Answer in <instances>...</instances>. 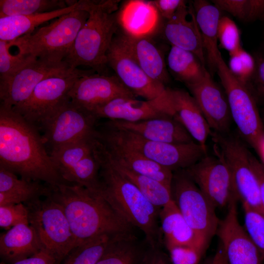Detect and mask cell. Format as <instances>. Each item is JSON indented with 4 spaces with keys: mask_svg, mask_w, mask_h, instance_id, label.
<instances>
[{
    "mask_svg": "<svg viewBox=\"0 0 264 264\" xmlns=\"http://www.w3.org/2000/svg\"><path fill=\"white\" fill-rule=\"evenodd\" d=\"M38 129L13 107L0 105V166L53 187L65 183Z\"/></svg>",
    "mask_w": 264,
    "mask_h": 264,
    "instance_id": "1",
    "label": "cell"
},
{
    "mask_svg": "<svg viewBox=\"0 0 264 264\" xmlns=\"http://www.w3.org/2000/svg\"><path fill=\"white\" fill-rule=\"evenodd\" d=\"M49 187L48 194L61 205L68 220L75 247L102 235L133 232V227L100 194L75 184Z\"/></svg>",
    "mask_w": 264,
    "mask_h": 264,
    "instance_id": "2",
    "label": "cell"
},
{
    "mask_svg": "<svg viewBox=\"0 0 264 264\" xmlns=\"http://www.w3.org/2000/svg\"><path fill=\"white\" fill-rule=\"evenodd\" d=\"M94 148L100 164V195L128 223L143 232L149 245L161 247L163 242L159 220L161 208L153 204L113 167L98 140Z\"/></svg>",
    "mask_w": 264,
    "mask_h": 264,
    "instance_id": "3",
    "label": "cell"
},
{
    "mask_svg": "<svg viewBox=\"0 0 264 264\" xmlns=\"http://www.w3.org/2000/svg\"><path fill=\"white\" fill-rule=\"evenodd\" d=\"M119 1H78L79 7L86 10L89 16L64 61L71 68L88 66L99 74L105 69L108 65L107 52L119 26L117 13Z\"/></svg>",
    "mask_w": 264,
    "mask_h": 264,
    "instance_id": "4",
    "label": "cell"
},
{
    "mask_svg": "<svg viewBox=\"0 0 264 264\" xmlns=\"http://www.w3.org/2000/svg\"><path fill=\"white\" fill-rule=\"evenodd\" d=\"M89 16L77 7L35 32L9 42L18 52L52 63H60L68 55L75 38Z\"/></svg>",
    "mask_w": 264,
    "mask_h": 264,
    "instance_id": "5",
    "label": "cell"
},
{
    "mask_svg": "<svg viewBox=\"0 0 264 264\" xmlns=\"http://www.w3.org/2000/svg\"><path fill=\"white\" fill-rule=\"evenodd\" d=\"M217 72L240 134L260 156L264 146V124L255 98L248 87L232 74L222 56L218 62Z\"/></svg>",
    "mask_w": 264,
    "mask_h": 264,
    "instance_id": "6",
    "label": "cell"
},
{
    "mask_svg": "<svg viewBox=\"0 0 264 264\" xmlns=\"http://www.w3.org/2000/svg\"><path fill=\"white\" fill-rule=\"evenodd\" d=\"M99 132L173 172L188 168L207 154V149L195 141L180 144L153 141L131 132L107 125L105 130Z\"/></svg>",
    "mask_w": 264,
    "mask_h": 264,
    "instance_id": "7",
    "label": "cell"
},
{
    "mask_svg": "<svg viewBox=\"0 0 264 264\" xmlns=\"http://www.w3.org/2000/svg\"><path fill=\"white\" fill-rule=\"evenodd\" d=\"M92 69L71 68L42 80L24 102L13 109L38 129L65 103L68 92L80 77L94 73Z\"/></svg>",
    "mask_w": 264,
    "mask_h": 264,
    "instance_id": "8",
    "label": "cell"
},
{
    "mask_svg": "<svg viewBox=\"0 0 264 264\" xmlns=\"http://www.w3.org/2000/svg\"><path fill=\"white\" fill-rule=\"evenodd\" d=\"M171 191L173 200L187 223L209 244L220 222L215 206L185 169L173 172Z\"/></svg>",
    "mask_w": 264,
    "mask_h": 264,
    "instance_id": "9",
    "label": "cell"
},
{
    "mask_svg": "<svg viewBox=\"0 0 264 264\" xmlns=\"http://www.w3.org/2000/svg\"><path fill=\"white\" fill-rule=\"evenodd\" d=\"M48 197L26 203L29 224L34 229L42 249L61 262L75 247L70 225L61 205Z\"/></svg>",
    "mask_w": 264,
    "mask_h": 264,
    "instance_id": "10",
    "label": "cell"
},
{
    "mask_svg": "<svg viewBox=\"0 0 264 264\" xmlns=\"http://www.w3.org/2000/svg\"><path fill=\"white\" fill-rule=\"evenodd\" d=\"M216 154L228 165L238 200L264 215L259 185L249 161L250 151L238 137L212 132Z\"/></svg>",
    "mask_w": 264,
    "mask_h": 264,
    "instance_id": "11",
    "label": "cell"
},
{
    "mask_svg": "<svg viewBox=\"0 0 264 264\" xmlns=\"http://www.w3.org/2000/svg\"><path fill=\"white\" fill-rule=\"evenodd\" d=\"M97 119L70 100L61 107L41 127L51 151L93 135Z\"/></svg>",
    "mask_w": 264,
    "mask_h": 264,
    "instance_id": "12",
    "label": "cell"
},
{
    "mask_svg": "<svg viewBox=\"0 0 264 264\" xmlns=\"http://www.w3.org/2000/svg\"><path fill=\"white\" fill-rule=\"evenodd\" d=\"M185 170L216 208L228 207L233 199H237L229 168L216 154H206Z\"/></svg>",
    "mask_w": 264,
    "mask_h": 264,
    "instance_id": "13",
    "label": "cell"
},
{
    "mask_svg": "<svg viewBox=\"0 0 264 264\" xmlns=\"http://www.w3.org/2000/svg\"><path fill=\"white\" fill-rule=\"evenodd\" d=\"M107 63L122 83L136 96L146 100L155 99L166 90L165 85L150 78L124 45L114 37L107 52Z\"/></svg>",
    "mask_w": 264,
    "mask_h": 264,
    "instance_id": "14",
    "label": "cell"
},
{
    "mask_svg": "<svg viewBox=\"0 0 264 264\" xmlns=\"http://www.w3.org/2000/svg\"><path fill=\"white\" fill-rule=\"evenodd\" d=\"M68 97L72 103L91 114L115 98L136 96L116 76L93 73L79 78L70 89Z\"/></svg>",
    "mask_w": 264,
    "mask_h": 264,
    "instance_id": "15",
    "label": "cell"
},
{
    "mask_svg": "<svg viewBox=\"0 0 264 264\" xmlns=\"http://www.w3.org/2000/svg\"><path fill=\"white\" fill-rule=\"evenodd\" d=\"M71 68L65 61L52 63L34 58L0 85V103L12 107L20 105L28 99L42 80Z\"/></svg>",
    "mask_w": 264,
    "mask_h": 264,
    "instance_id": "16",
    "label": "cell"
},
{
    "mask_svg": "<svg viewBox=\"0 0 264 264\" xmlns=\"http://www.w3.org/2000/svg\"><path fill=\"white\" fill-rule=\"evenodd\" d=\"M237 199L227 207L224 218L220 220L216 234L228 264H263L264 257L248 236L238 217Z\"/></svg>",
    "mask_w": 264,
    "mask_h": 264,
    "instance_id": "17",
    "label": "cell"
},
{
    "mask_svg": "<svg viewBox=\"0 0 264 264\" xmlns=\"http://www.w3.org/2000/svg\"><path fill=\"white\" fill-rule=\"evenodd\" d=\"M91 114L97 120L137 122L153 118L173 116L167 92L151 100L119 97L97 108Z\"/></svg>",
    "mask_w": 264,
    "mask_h": 264,
    "instance_id": "18",
    "label": "cell"
},
{
    "mask_svg": "<svg viewBox=\"0 0 264 264\" xmlns=\"http://www.w3.org/2000/svg\"><path fill=\"white\" fill-rule=\"evenodd\" d=\"M187 87L213 132L227 133L232 120L228 99L210 73L199 82Z\"/></svg>",
    "mask_w": 264,
    "mask_h": 264,
    "instance_id": "19",
    "label": "cell"
},
{
    "mask_svg": "<svg viewBox=\"0 0 264 264\" xmlns=\"http://www.w3.org/2000/svg\"><path fill=\"white\" fill-rule=\"evenodd\" d=\"M187 1L180 6L171 19L166 21L163 28V35L171 45L190 51L196 55L206 66V57L201 35L198 27L191 3Z\"/></svg>",
    "mask_w": 264,
    "mask_h": 264,
    "instance_id": "20",
    "label": "cell"
},
{
    "mask_svg": "<svg viewBox=\"0 0 264 264\" xmlns=\"http://www.w3.org/2000/svg\"><path fill=\"white\" fill-rule=\"evenodd\" d=\"M97 137L110 159L137 174L156 180L171 189L173 172L150 160L137 151L97 131Z\"/></svg>",
    "mask_w": 264,
    "mask_h": 264,
    "instance_id": "21",
    "label": "cell"
},
{
    "mask_svg": "<svg viewBox=\"0 0 264 264\" xmlns=\"http://www.w3.org/2000/svg\"><path fill=\"white\" fill-rule=\"evenodd\" d=\"M105 125L131 132L153 141L180 144L195 141L183 126L174 116L137 122L109 120Z\"/></svg>",
    "mask_w": 264,
    "mask_h": 264,
    "instance_id": "22",
    "label": "cell"
},
{
    "mask_svg": "<svg viewBox=\"0 0 264 264\" xmlns=\"http://www.w3.org/2000/svg\"><path fill=\"white\" fill-rule=\"evenodd\" d=\"M173 116L183 126L193 139L207 149L212 131L196 100L188 92L169 88Z\"/></svg>",
    "mask_w": 264,
    "mask_h": 264,
    "instance_id": "23",
    "label": "cell"
},
{
    "mask_svg": "<svg viewBox=\"0 0 264 264\" xmlns=\"http://www.w3.org/2000/svg\"><path fill=\"white\" fill-rule=\"evenodd\" d=\"M192 4L202 37L206 64L210 75H213L217 71L218 62L222 56L218 45L220 10L214 4L204 0H195Z\"/></svg>",
    "mask_w": 264,
    "mask_h": 264,
    "instance_id": "24",
    "label": "cell"
},
{
    "mask_svg": "<svg viewBox=\"0 0 264 264\" xmlns=\"http://www.w3.org/2000/svg\"><path fill=\"white\" fill-rule=\"evenodd\" d=\"M119 37L150 78L164 85L168 82L169 77L163 54L149 36L134 37L123 33Z\"/></svg>",
    "mask_w": 264,
    "mask_h": 264,
    "instance_id": "25",
    "label": "cell"
},
{
    "mask_svg": "<svg viewBox=\"0 0 264 264\" xmlns=\"http://www.w3.org/2000/svg\"><path fill=\"white\" fill-rule=\"evenodd\" d=\"M159 220L163 241L167 249L180 246L207 249L208 244L189 226L173 199L161 208Z\"/></svg>",
    "mask_w": 264,
    "mask_h": 264,
    "instance_id": "26",
    "label": "cell"
},
{
    "mask_svg": "<svg viewBox=\"0 0 264 264\" xmlns=\"http://www.w3.org/2000/svg\"><path fill=\"white\" fill-rule=\"evenodd\" d=\"M159 16L152 1L133 0L125 2L118 10L117 20L123 33L134 37L150 36L157 27Z\"/></svg>",
    "mask_w": 264,
    "mask_h": 264,
    "instance_id": "27",
    "label": "cell"
},
{
    "mask_svg": "<svg viewBox=\"0 0 264 264\" xmlns=\"http://www.w3.org/2000/svg\"><path fill=\"white\" fill-rule=\"evenodd\" d=\"M34 229L29 225L19 224L0 237V255L8 264L28 258L42 249Z\"/></svg>",
    "mask_w": 264,
    "mask_h": 264,
    "instance_id": "28",
    "label": "cell"
},
{
    "mask_svg": "<svg viewBox=\"0 0 264 264\" xmlns=\"http://www.w3.org/2000/svg\"><path fill=\"white\" fill-rule=\"evenodd\" d=\"M48 191L39 182L19 178L14 173L0 166V206L27 203Z\"/></svg>",
    "mask_w": 264,
    "mask_h": 264,
    "instance_id": "29",
    "label": "cell"
},
{
    "mask_svg": "<svg viewBox=\"0 0 264 264\" xmlns=\"http://www.w3.org/2000/svg\"><path fill=\"white\" fill-rule=\"evenodd\" d=\"M77 1L73 5L49 12L0 17V40L10 42L29 34L43 23L76 9Z\"/></svg>",
    "mask_w": 264,
    "mask_h": 264,
    "instance_id": "30",
    "label": "cell"
},
{
    "mask_svg": "<svg viewBox=\"0 0 264 264\" xmlns=\"http://www.w3.org/2000/svg\"><path fill=\"white\" fill-rule=\"evenodd\" d=\"M148 245L133 232L124 234L110 243L96 264H139Z\"/></svg>",
    "mask_w": 264,
    "mask_h": 264,
    "instance_id": "31",
    "label": "cell"
},
{
    "mask_svg": "<svg viewBox=\"0 0 264 264\" xmlns=\"http://www.w3.org/2000/svg\"><path fill=\"white\" fill-rule=\"evenodd\" d=\"M167 62L173 75L186 86L199 82L209 72L194 53L173 45Z\"/></svg>",
    "mask_w": 264,
    "mask_h": 264,
    "instance_id": "32",
    "label": "cell"
},
{
    "mask_svg": "<svg viewBox=\"0 0 264 264\" xmlns=\"http://www.w3.org/2000/svg\"><path fill=\"white\" fill-rule=\"evenodd\" d=\"M101 145L107 157L113 167L133 183L153 204L161 208L172 200L170 188L156 180L134 172L112 161L107 155L102 143Z\"/></svg>",
    "mask_w": 264,
    "mask_h": 264,
    "instance_id": "33",
    "label": "cell"
},
{
    "mask_svg": "<svg viewBox=\"0 0 264 264\" xmlns=\"http://www.w3.org/2000/svg\"><path fill=\"white\" fill-rule=\"evenodd\" d=\"M96 135L97 131L93 135L72 142L50 152L49 154L64 180L65 176L78 162L93 152Z\"/></svg>",
    "mask_w": 264,
    "mask_h": 264,
    "instance_id": "34",
    "label": "cell"
},
{
    "mask_svg": "<svg viewBox=\"0 0 264 264\" xmlns=\"http://www.w3.org/2000/svg\"><path fill=\"white\" fill-rule=\"evenodd\" d=\"M77 0H0V17L49 12L74 5Z\"/></svg>",
    "mask_w": 264,
    "mask_h": 264,
    "instance_id": "35",
    "label": "cell"
},
{
    "mask_svg": "<svg viewBox=\"0 0 264 264\" xmlns=\"http://www.w3.org/2000/svg\"><path fill=\"white\" fill-rule=\"evenodd\" d=\"M126 233L104 234L87 241L73 248L63 264H96L110 243Z\"/></svg>",
    "mask_w": 264,
    "mask_h": 264,
    "instance_id": "36",
    "label": "cell"
},
{
    "mask_svg": "<svg viewBox=\"0 0 264 264\" xmlns=\"http://www.w3.org/2000/svg\"><path fill=\"white\" fill-rule=\"evenodd\" d=\"M100 169L99 161L93 151L71 169L64 178V180L81 185L91 192L100 194Z\"/></svg>",
    "mask_w": 264,
    "mask_h": 264,
    "instance_id": "37",
    "label": "cell"
},
{
    "mask_svg": "<svg viewBox=\"0 0 264 264\" xmlns=\"http://www.w3.org/2000/svg\"><path fill=\"white\" fill-rule=\"evenodd\" d=\"M212 1L220 10L230 13L242 22L264 21V0H213Z\"/></svg>",
    "mask_w": 264,
    "mask_h": 264,
    "instance_id": "38",
    "label": "cell"
},
{
    "mask_svg": "<svg viewBox=\"0 0 264 264\" xmlns=\"http://www.w3.org/2000/svg\"><path fill=\"white\" fill-rule=\"evenodd\" d=\"M9 42L0 40V85L11 78L21 68L34 58L17 52L13 55L10 52Z\"/></svg>",
    "mask_w": 264,
    "mask_h": 264,
    "instance_id": "39",
    "label": "cell"
},
{
    "mask_svg": "<svg viewBox=\"0 0 264 264\" xmlns=\"http://www.w3.org/2000/svg\"><path fill=\"white\" fill-rule=\"evenodd\" d=\"M244 228L264 257V215L246 203H242Z\"/></svg>",
    "mask_w": 264,
    "mask_h": 264,
    "instance_id": "40",
    "label": "cell"
},
{
    "mask_svg": "<svg viewBox=\"0 0 264 264\" xmlns=\"http://www.w3.org/2000/svg\"><path fill=\"white\" fill-rule=\"evenodd\" d=\"M228 67L232 74L240 82L247 86L254 71L255 60L242 47L230 56Z\"/></svg>",
    "mask_w": 264,
    "mask_h": 264,
    "instance_id": "41",
    "label": "cell"
},
{
    "mask_svg": "<svg viewBox=\"0 0 264 264\" xmlns=\"http://www.w3.org/2000/svg\"><path fill=\"white\" fill-rule=\"evenodd\" d=\"M220 46L231 55L242 47L241 45L240 33L236 23L227 16L220 18L218 31Z\"/></svg>",
    "mask_w": 264,
    "mask_h": 264,
    "instance_id": "42",
    "label": "cell"
},
{
    "mask_svg": "<svg viewBox=\"0 0 264 264\" xmlns=\"http://www.w3.org/2000/svg\"><path fill=\"white\" fill-rule=\"evenodd\" d=\"M29 224V212L23 203L0 206V226L9 229L19 224Z\"/></svg>",
    "mask_w": 264,
    "mask_h": 264,
    "instance_id": "43",
    "label": "cell"
},
{
    "mask_svg": "<svg viewBox=\"0 0 264 264\" xmlns=\"http://www.w3.org/2000/svg\"><path fill=\"white\" fill-rule=\"evenodd\" d=\"M255 69L247 85L256 101H264V48L255 53Z\"/></svg>",
    "mask_w": 264,
    "mask_h": 264,
    "instance_id": "44",
    "label": "cell"
},
{
    "mask_svg": "<svg viewBox=\"0 0 264 264\" xmlns=\"http://www.w3.org/2000/svg\"><path fill=\"white\" fill-rule=\"evenodd\" d=\"M168 250L173 264H198L206 250L194 246H175Z\"/></svg>",
    "mask_w": 264,
    "mask_h": 264,
    "instance_id": "45",
    "label": "cell"
},
{
    "mask_svg": "<svg viewBox=\"0 0 264 264\" xmlns=\"http://www.w3.org/2000/svg\"><path fill=\"white\" fill-rule=\"evenodd\" d=\"M139 264H173L170 257L165 253L160 246L152 247L148 245Z\"/></svg>",
    "mask_w": 264,
    "mask_h": 264,
    "instance_id": "46",
    "label": "cell"
},
{
    "mask_svg": "<svg viewBox=\"0 0 264 264\" xmlns=\"http://www.w3.org/2000/svg\"><path fill=\"white\" fill-rule=\"evenodd\" d=\"M185 1L182 0H152L160 17L166 21L172 18Z\"/></svg>",
    "mask_w": 264,
    "mask_h": 264,
    "instance_id": "47",
    "label": "cell"
},
{
    "mask_svg": "<svg viewBox=\"0 0 264 264\" xmlns=\"http://www.w3.org/2000/svg\"><path fill=\"white\" fill-rule=\"evenodd\" d=\"M61 262L51 253L42 249L30 257L8 264H60Z\"/></svg>",
    "mask_w": 264,
    "mask_h": 264,
    "instance_id": "48",
    "label": "cell"
},
{
    "mask_svg": "<svg viewBox=\"0 0 264 264\" xmlns=\"http://www.w3.org/2000/svg\"><path fill=\"white\" fill-rule=\"evenodd\" d=\"M249 156L251 168L259 183L262 205L264 212V164L250 152Z\"/></svg>",
    "mask_w": 264,
    "mask_h": 264,
    "instance_id": "49",
    "label": "cell"
},
{
    "mask_svg": "<svg viewBox=\"0 0 264 264\" xmlns=\"http://www.w3.org/2000/svg\"><path fill=\"white\" fill-rule=\"evenodd\" d=\"M202 264H228L224 250L220 243L215 254Z\"/></svg>",
    "mask_w": 264,
    "mask_h": 264,
    "instance_id": "50",
    "label": "cell"
}]
</instances>
